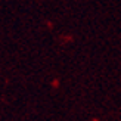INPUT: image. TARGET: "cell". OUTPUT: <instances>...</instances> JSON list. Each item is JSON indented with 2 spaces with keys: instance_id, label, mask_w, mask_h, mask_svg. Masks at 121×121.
I'll use <instances>...</instances> for the list:
<instances>
[]
</instances>
